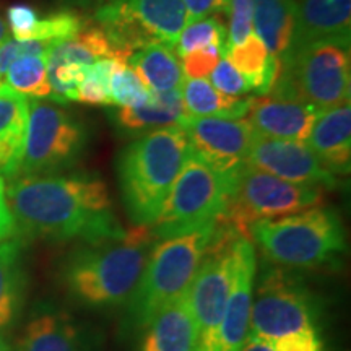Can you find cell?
<instances>
[{"label":"cell","mask_w":351,"mask_h":351,"mask_svg":"<svg viewBox=\"0 0 351 351\" xmlns=\"http://www.w3.org/2000/svg\"><path fill=\"white\" fill-rule=\"evenodd\" d=\"M8 25H10L12 33L15 39L25 41V39H32L33 29L38 23V15L32 7L28 5H13L7 12Z\"/></svg>","instance_id":"obj_39"},{"label":"cell","mask_w":351,"mask_h":351,"mask_svg":"<svg viewBox=\"0 0 351 351\" xmlns=\"http://www.w3.org/2000/svg\"><path fill=\"white\" fill-rule=\"evenodd\" d=\"M195 346L197 328L186 291L147 324L140 351H195Z\"/></svg>","instance_id":"obj_21"},{"label":"cell","mask_w":351,"mask_h":351,"mask_svg":"<svg viewBox=\"0 0 351 351\" xmlns=\"http://www.w3.org/2000/svg\"><path fill=\"white\" fill-rule=\"evenodd\" d=\"M247 163L289 182L313 184L324 189L339 187L337 176L324 168L304 142L263 137L256 132Z\"/></svg>","instance_id":"obj_14"},{"label":"cell","mask_w":351,"mask_h":351,"mask_svg":"<svg viewBox=\"0 0 351 351\" xmlns=\"http://www.w3.org/2000/svg\"><path fill=\"white\" fill-rule=\"evenodd\" d=\"M247 114L254 130L263 137L306 142L320 112L301 101L263 95L252 98Z\"/></svg>","instance_id":"obj_17"},{"label":"cell","mask_w":351,"mask_h":351,"mask_svg":"<svg viewBox=\"0 0 351 351\" xmlns=\"http://www.w3.org/2000/svg\"><path fill=\"white\" fill-rule=\"evenodd\" d=\"M99 59L129 60V56L109 43L106 34L99 28H83L75 36L56 43L47 52V69H56L60 65H86Z\"/></svg>","instance_id":"obj_24"},{"label":"cell","mask_w":351,"mask_h":351,"mask_svg":"<svg viewBox=\"0 0 351 351\" xmlns=\"http://www.w3.org/2000/svg\"><path fill=\"white\" fill-rule=\"evenodd\" d=\"M350 38L351 0H301L287 52L315 41L350 44Z\"/></svg>","instance_id":"obj_18"},{"label":"cell","mask_w":351,"mask_h":351,"mask_svg":"<svg viewBox=\"0 0 351 351\" xmlns=\"http://www.w3.org/2000/svg\"><path fill=\"white\" fill-rule=\"evenodd\" d=\"M187 12V23L226 12L228 0H182Z\"/></svg>","instance_id":"obj_40"},{"label":"cell","mask_w":351,"mask_h":351,"mask_svg":"<svg viewBox=\"0 0 351 351\" xmlns=\"http://www.w3.org/2000/svg\"><path fill=\"white\" fill-rule=\"evenodd\" d=\"M121 62H125V60L99 59L93 64L86 65L80 85L77 88V101L86 104H96V106L111 104L109 82H111L114 69Z\"/></svg>","instance_id":"obj_31"},{"label":"cell","mask_w":351,"mask_h":351,"mask_svg":"<svg viewBox=\"0 0 351 351\" xmlns=\"http://www.w3.org/2000/svg\"><path fill=\"white\" fill-rule=\"evenodd\" d=\"M263 256L288 269H315L346 251L343 221L333 208L313 207L249 226Z\"/></svg>","instance_id":"obj_5"},{"label":"cell","mask_w":351,"mask_h":351,"mask_svg":"<svg viewBox=\"0 0 351 351\" xmlns=\"http://www.w3.org/2000/svg\"><path fill=\"white\" fill-rule=\"evenodd\" d=\"M28 98L0 82V174L10 178L21 147L28 122Z\"/></svg>","instance_id":"obj_23"},{"label":"cell","mask_w":351,"mask_h":351,"mask_svg":"<svg viewBox=\"0 0 351 351\" xmlns=\"http://www.w3.org/2000/svg\"><path fill=\"white\" fill-rule=\"evenodd\" d=\"M215 228L217 221L153 244L137 288L127 302V330H143L163 307L187 291L208 251Z\"/></svg>","instance_id":"obj_4"},{"label":"cell","mask_w":351,"mask_h":351,"mask_svg":"<svg viewBox=\"0 0 351 351\" xmlns=\"http://www.w3.org/2000/svg\"><path fill=\"white\" fill-rule=\"evenodd\" d=\"M320 301L296 276L278 269L263 271L252 298L249 333L269 341L306 328H317Z\"/></svg>","instance_id":"obj_11"},{"label":"cell","mask_w":351,"mask_h":351,"mask_svg":"<svg viewBox=\"0 0 351 351\" xmlns=\"http://www.w3.org/2000/svg\"><path fill=\"white\" fill-rule=\"evenodd\" d=\"M16 232V225L13 215L8 208L7 194H5V179L0 174V243L12 239Z\"/></svg>","instance_id":"obj_41"},{"label":"cell","mask_w":351,"mask_h":351,"mask_svg":"<svg viewBox=\"0 0 351 351\" xmlns=\"http://www.w3.org/2000/svg\"><path fill=\"white\" fill-rule=\"evenodd\" d=\"M152 90H148L140 80L138 73L127 62L117 64L114 69L111 82H109V95H111V104L124 106H142L150 98Z\"/></svg>","instance_id":"obj_32"},{"label":"cell","mask_w":351,"mask_h":351,"mask_svg":"<svg viewBox=\"0 0 351 351\" xmlns=\"http://www.w3.org/2000/svg\"><path fill=\"white\" fill-rule=\"evenodd\" d=\"M212 77V85L217 88L219 93L226 96H234V98H241V96L251 93L252 88L245 77L239 72L238 69L232 65L226 57L217 64L213 72L210 73Z\"/></svg>","instance_id":"obj_36"},{"label":"cell","mask_w":351,"mask_h":351,"mask_svg":"<svg viewBox=\"0 0 351 351\" xmlns=\"http://www.w3.org/2000/svg\"><path fill=\"white\" fill-rule=\"evenodd\" d=\"M95 19L109 43L130 57L156 43L174 47L187 12L182 0H109Z\"/></svg>","instance_id":"obj_10"},{"label":"cell","mask_w":351,"mask_h":351,"mask_svg":"<svg viewBox=\"0 0 351 351\" xmlns=\"http://www.w3.org/2000/svg\"><path fill=\"white\" fill-rule=\"evenodd\" d=\"M241 232L217 221L212 243L187 289L197 328L195 351H215L219 322L232 282V243Z\"/></svg>","instance_id":"obj_12"},{"label":"cell","mask_w":351,"mask_h":351,"mask_svg":"<svg viewBox=\"0 0 351 351\" xmlns=\"http://www.w3.org/2000/svg\"><path fill=\"white\" fill-rule=\"evenodd\" d=\"M189 152L186 132L173 125L135 137L119 153L117 184L127 217L135 226H153Z\"/></svg>","instance_id":"obj_3"},{"label":"cell","mask_w":351,"mask_h":351,"mask_svg":"<svg viewBox=\"0 0 351 351\" xmlns=\"http://www.w3.org/2000/svg\"><path fill=\"white\" fill-rule=\"evenodd\" d=\"M181 91L187 117L243 119L252 101V98H234L219 93L207 78H189Z\"/></svg>","instance_id":"obj_26"},{"label":"cell","mask_w":351,"mask_h":351,"mask_svg":"<svg viewBox=\"0 0 351 351\" xmlns=\"http://www.w3.org/2000/svg\"><path fill=\"white\" fill-rule=\"evenodd\" d=\"M350 44L315 41L285 52L267 95L311 104L319 112L350 99Z\"/></svg>","instance_id":"obj_6"},{"label":"cell","mask_w":351,"mask_h":351,"mask_svg":"<svg viewBox=\"0 0 351 351\" xmlns=\"http://www.w3.org/2000/svg\"><path fill=\"white\" fill-rule=\"evenodd\" d=\"M226 39L228 32L223 21L217 16H207V19L192 21V23L184 26L178 41L174 44V49L181 57L187 52L207 46H218L225 51Z\"/></svg>","instance_id":"obj_30"},{"label":"cell","mask_w":351,"mask_h":351,"mask_svg":"<svg viewBox=\"0 0 351 351\" xmlns=\"http://www.w3.org/2000/svg\"><path fill=\"white\" fill-rule=\"evenodd\" d=\"M0 351H12L10 345H8L7 341L3 340V337H2V335H0Z\"/></svg>","instance_id":"obj_44"},{"label":"cell","mask_w":351,"mask_h":351,"mask_svg":"<svg viewBox=\"0 0 351 351\" xmlns=\"http://www.w3.org/2000/svg\"><path fill=\"white\" fill-rule=\"evenodd\" d=\"M88 145L90 130L80 117L52 101H28L25 142L8 181L62 173L82 160Z\"/></svg>","instance_id":"obj_7"},{"label":"cell","mask_w":351,"mask_h":351,"mask_svg":"<svg viewBox=\"0 0 351 351\" xmlns=\"http://www.w3.org/2000/svg\"><path fill=\"white\" fill-rule=\"evenodd\" d=\"M324 200V187L285 181L245 163L232 173L230 199L217 221L247 236L252 223L304 212Z\"/></svg>","instance_id":"obj_8"},{"label":"cell","mask_w":351,"mask_h":351,"mask_svg":"<svg viewBox=\"0 0 351 351\" xmlns=\"http://www.w3.org/2000/svg\"><path fill=\"white\" fill-rule=\"evenodd\" d=\"M19 351H101V339L72 315L43 304L26 324Z\"/></svg>","instance_id":"obj_16"},{"label":"cell","mask_w":351,"mask_h":351,"mask_svg":"<svg viewBox=\"0 0 351 351\" xmlns=\"http://www.w3.org/2000/svg\"><path fill=\"white\" fill-rule=\"evenodd\" d=\"M186 117L181 90H152L150 98L142 106H124L112 112V122L117 130L130 137H140L166 127L181 125Z\"/></svg>","instance_id":"obj_20"},{"label":"cell","mask_w":351,"mask_h":351,"mask_svg":"<svg viewBox=\"0 0 351 351\" xmlns=\"http://www.w3.org/2000/svg\"><path fill=\"white\" fill-rule=\"evenodd\" d=\"M298 0H252L256 34L274 59H282L295 33Z\"/></svg>","instance_id":"obj_22"},{"label":"cell","mask_w":351,"mask_h":351,"mask_svg":"<svg viewBox=\"0 0 351 351\" xmlns=\"http://www.w3.org/2000/svg\"><path fill=\"white\" fill-rule=\"evenodd\" d=\"M192 152L210 166L232 174L247 163L256 130L247 119L225 117H186L181 122Z\"/></svg>","instance_id":"obj_13"},{"label":"cell","mask_w":351,"mask_h":351,"mask_svg":"<svg viewBox=\"0 0 351 351\" xmlns=\"http://www.w3.org/2000/svg\"><path fill=\"white\" fill-rule=\"evenodd\" d=\"M148 90H181L184 82L182 64L176 57L173 47L156 43L134 52L127 60Z\"/></svg>","instance_id":"obj_25"},{"label":"cell","mask_w":351,"mask_h":351,"mask_svg":"<svg viewBox=\"0 0 351 351\" xmlns=\"http://www.w3.org/2000/svg\"><path fill=\"white\" fill-rule=\"evenodd\" d=\"M155 236L137 226L122 239L86 244L70 254L64 267V283L78 304L90 309H111L129 302L147 265Z\"/></svg>","instance_id":"obj_2"},{"label":"cell","mask_w":351,"mask_h":351,"mask_svg":"<svg viewBox=\"0 0 351 351\" xmlns=\"http://www.w3.org/2000/svg\"><path fill=\"white\" fill-rule=\"evenodd\" d=\"M85 21L73 12H59L56 15L47 16L44 20H38L34 26L32 39H52V41H62V39L75 36L85 28Z\"/></svg>","instance_id":"obj_33"},{"label":"cell","mask_w":351,"mask_h":351,"mask_svg":"<svg viewBox=\"0 0 351 351\" xmlns=\"http://www.w3.org/2000/svg\"><path fill=\"white\" fill-rule=\"evenodd\" d=\"M5 83L26 98L32 96L34 99H47L51 96L47 56H26L16 59L7 70Z\"/></svg>","instance_id":"obj_29"},{"label":"cell","mask_w":351,"mask_h":351,"mask_svg":"<svg viewBox=\"0 0 351 351\" xmlns=\"http://www.w3.org/2000/svg\"><path fill=\"white\" fill-rule=\"evenodd\" d=\"M231 178L232 174L215 169L191 148L160 217L150 226L152 234L163 239L217 221L230 199Z\"/></svg>","instance_id":"obj_9"},{"label":"cell","mask_w":351,"mask_h":351,"mask_svg":"<svg viewBox=\"0 0 351 351\" xmlns=\"http://www.w3.org/2000/svg\"><path fill=\"white\" fill-rule=\"evenodd\" d=\"M239 351H274V350H271V346L267 343L265 340L258 339V337L252 335V333H247V339H245Z\"/></svg>","instance_id":"obj_42"},{"label":"cell","mask_w":351,"mask_h":351,"mask_svg":"<svg viewBox=\"0 0 351 351\" xmlns=\"http://www.w3.org/2000/svg\"><path fill=\"white\" fill-rule=\"evenodd\" d=\"M5 194L16 231L32 238L93 244L127 234L96 173L25 176L12 179Z\"/></svg>","instance_id":"obj_1"},{"label":"cell","mask_w":351,"mask_h":351,"mask_svg":"<svg viewBox=\"0 0 351 351\" xmlns=\"http://www.w3.org/2000/svg\"><path fill=\"white\" fill-rule=\"evenodd\" d=\"M225 57V51L218 46H207L202 49L187 52L182 56V70L191 78H205L213 72L219 60Z\"/></svg>","instance_id":"obj_37"},{"label":"cell","mask_w":351,"mask_h":351,"mask_svg":"<svg viewBox=\"0 0 351 351\" xmlns=\"http://www.w3.org/2000/svg\"><path fill=\"white\" fill-rule=\"evenodd\" d=\"M274 351H326L317 328H306L267 341Z\"/></svg>","instance_id":"obj_38"},{"label":"cell","mask_w":351,"mask_h":351,"mask_svg":"<svg viewBox=\"0 0 351 351\" xmlns=\"http://www.w3.org/2000/svg\"><path fill=\"white\" fill-rule=\"evenodd\" d=\"M232 257L231 289L219 322L215 351H239L249 333L257 262L254 244L247 236H236Z\"/></svg>","instance_id":"obj_15"},{"label":"cell","mask_w":351,"mask_h":351,"mask_svg":"<svg viewBox=\"0 0 351 351\" xmlns=\"http://www.w3.org/2000/svg\"><path fill=\"white\" fill-rule=\"evenodd\" d=\"M7 39V28L5 23H3L2 19H0V43H3Z\"/></svg>","instance_id":"obj_43"},{"label":"cell","mask_w":351,"mask_h":351,"mask_svg":"<svg viewBox=\"0 0 351 351\" xmlns=\"http://www.w3.org/2000/svg\"><path fill=\"white\" fill-rule=\"evenodd\" d=\"M56 43L52 39H5L0 43V82L16 59L26 56H47Z\"/></svg>","instance_id":"obj_34"},{"label":"cell","mask_w":351,"mask_h":351,"mask_svg":"<svg viewBox=\"0 0 351 351\" xmlns=\"http://www.w3.org/2000/svg\"><path fill=\"white\" fill-rule=\"evenodd\" d=\"M25 288L20 241H2L0 243V330L10 327L19 317L25 301Z\"/></svg>","instance_id":"obj_27"},{"label":"cell","mask_w":351,"mask_h":351,"mask_svg":"<svg viewBox=\"0 0 351 351\" xmlns=\"http://www.w3.org/2000/svg\"><path fill=\"white\" fill-rule=\"evenodd\" d=\"M226 13L230 15V32H228L225 54L228 49L244 43L252 34V0H228Z\"/></svg>","instance_id":"obj_35"},{"label":"cell","mask_w":351,"mask_h":351,"mask_svg":"<svg viewBox=\"0 0 351 351\" xmlns=\"http://www.w3.org/2000/svg\"><path fill=\"white\" fill-rule=\"evenodd\" d=\"M306 145L324 168L335 176L351 169V104L350 99L319 114Z\"/></svg>","instance_id":"obj_19"},{"label":"cell","mask_w":351,"mask_h":351,"mask_svg":"<svg viewBox=\"0 0 351 351\" xmlns=\"http://www.w3.org/2000/svg\"><path fill=\"white\" fill-rule=\"evenodd\" d=\"M225 57L243 73L257 95L263 96L271 90L280 64L269 54L265 44L257 38V34L252 33L244 43L228 49Z\"/></svg>","instance_id":"obj_28"}]
</instances>
